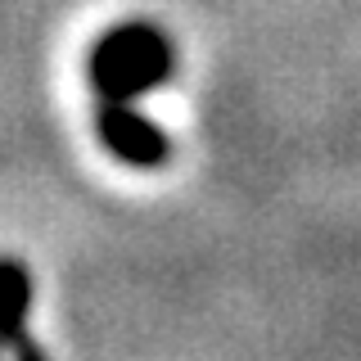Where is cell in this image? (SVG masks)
Returning a JSON list of instances; mask_svg holds the SVG:
<instances>
[{
    "label": "cell",
    "mask_w": 361,
    "mask_h": 361,
    "mask_svg": "<svg viewBox=\"0 0 361 361\" xmlns=\"http://www.w3.org/2000/svg\"><path fill=\"white\" fill-rule=\"evenodd\" d=\"M172 73V41L154 23H118L90 50V82L99 104H135Z\"/></svg>",
    "instance_id": "6da1fadb"
},
{
    "label": "cell",
    "mask_w": 361,
    "mask_h": 361,
    "mask_svg": "<svg viewBox=\"0 0 361 361\" xmlns=\"http://www.w3.org/2000/svg\"><path fill=\"white\" fill-rule=\"evenodd\" d=\"M32 307V280L27 271L9 257H0V343H14L23 334V321H27Z\"/></svg>",
    "instance_id": "3957f363"
},
{
    "label": "cell",
    "mask_w": 361,
    "mask_h": 361,
    "mask_svg": "<svg viewBox=\"0 0 361 361\" xmlns=\"http://www.w3.org/2000/svg\"><path fill=\"white\" fill-rule=\"evenodd\" d=\"M99 140L131 167H158L167 158V131L135 104H99Z\"/></svg>",
    "instance_id": "7a4b0ae2"
}]
</instances>
